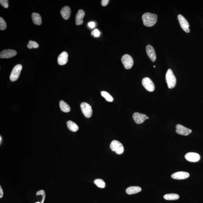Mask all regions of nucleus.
Segmentation results:
<instances>
[{"label":"nucleus","instance_id":"nucleus-1","mask_svg":"<svg viewBox=\"0 0 203 203\" xmlns=\"http://www.w3.org/2000/svg\"><path fill=\"white\" fill-rule=\"evenodd\" d=\"M142 19L144 25L147 27H152L156 24L157 16L156 14L147 13L143 15Z\"/></svg>","mask_w":203,"mask_h":203},{"label":"nucleus","instance_id":"nucleus-2","mask_svg":"<svg viewBox=\"0 0 203 203\" xmlns=\"http://www.w3.org/2000/svg\"><path fill=\"white\" fill-rule=\"evenodd\" d=\"M166 79L168 87L172 89L175 87L176 85V79L172 70L168 69L166 75Z\"/></svg>","mask_w":203,"mask_h":203},{"label":"nucleus","instance_id":"nucleus-3","mask_svg":"<svg viewBox=\"0 0 203 203\" xmlns=\"http://www.w3.org/2000/svg\"><path fill=\"white\" fill-rule=\"evenodd\" d=\"M110 148L112 151L115 152L117 154H122L124 151L123 145L120 142L116 140H113L111 142Z\"/></svg>","mask_w":203,"mask_h":203},{"label":"nucleus","instance_id":"nucleus-4","mask_svg":"<svg viewBox=\"0 0 203 203\" xmlns=\"http://www.w3.org/2000/svg\"><path fill=\"white\" fill-rule=\"evenodd\" d=\"M22 68V65H17L14 67L10 76V79L12 82L17 81L19 78Z\"/></svg>","mask_w":203,"mask_h":203},{"label":"nucleus","instance_id":"nucleus-5","mask_svg":"<svg viewBox=\"0 0 203 203\" xmlns=\"http://www.w3.org/2000/svg\"><path fill=\"white\" fill-rule=\"evenodd\" d=\"M121 60L126 69H129L132 68L133 65L134 61L133 59L130 55L128 54L124 55Z\"/></svg>","mask_w":203,"mask_h":203},{"label":"nucleus","instance_id":"nucleus-6","mask_svg":"<svg viewBox=\"0 0 203 203\" xmlns=\"http://www.w3.org/2000/svg\"><path fill=\"white\" fill-rule=\"evenodd\" d=\"M81 109L83 114L87 118H90L92 115L93 111L91 107L89 104L86 102L82 103Z\"/></svg>","mask_w":203,"mask_h":203},{"label":"nucleus","instance_id":"nucleus-7","mask_svg":"<svg viewBox=\"0 0 203 203\" xmlns=\"http://www.w3.org/2000/svg\"><path fill=\"white\" fill-rule=\"evenodd\" d=\"M142 85L147 91L152 92L155 90V85L151 79L148 77L144 78L142 81Z\"/></svg>","mask_w":203,"mask_h":203},{"label":"nucleus","instance_id":"nucleus-8","mask_svg":"<svg viewBox=\"0 0 203 203\" xmlns=\"http://www.w3.org/2000/svg\"><path fill=\"white\" fill-rule=\"evenodd\" d=\"M178 19L179 23L180 26L182 28L186 33H189L190 30L189 29L190 25L189 22L185 18L184 16L181 14L178 15Z\"/></svg>","mask_w":203,"mask_h":203},{"label":"nucleus","instance_id":"nucleus-9","mask_svg":"<svg viewBox=\"0 0 203 203\" xmlns=\"http://www.w3.org/2000/svg\"><path fill=\"white\" fill-rule=\"evenodd\" d=\"M176 127V133L180 135L186 136L189 135L192 132V130L191 129L186 128V127L180 124L177 125Z\"/></svg>","mask_w":203,"mask_h":203},{"label":"nucleus","instance_id":"nucleus-10","mask_svg":"<svg viewBox=\"0 0 203 203\" xmlns=\"http://www.w3.org/2000/svg\"><path fill=\"white\" fill-rule=\"evenodd\" d=\"M17 54L16 50H3L0 53L1 58H9L15 56Z\"/></svg>","mask_w":203,"mask_h":203},{"label":"nucleus","instance_id":"nucleus-11","mask_svg":"<svg viewBox=\"0 0 203 203\" xmlns=\"http://www.w3.org/2000/svg\"><path fill=\"white\" fill-rule=\"evenodd\" d=\"M147 116L145 114L135 113L133 115V119L136 124H140L143 123L147 119Z\"/></svg>","mask_w":203,"mask_h":203},{"label":"nucleus","instance_id":"nucleus-12","mask_svg":"<svg viewBox=\"0 0 203 203\" xmlns=\"http://www.w3.org/2000/svg\"><path fill=\"white\" fill-rule=\"evenodd\" d=\"M185 157L187 161L191 162L198 161L200 159L199 154L194 152H189L185 155Z\"/></svg>","mask_w":203,"mask_h":203},{"label":"nucleus","instance_id":"nucleus-13","mask_svg":"<svg viewBox=\"0 0 203 203\" xmlns=\"http://www.w3.org/2000/svg\"><path fill=\"white\" fill-rule=\"evenodd\" d=\"M189 173L186 172H178L173 173L171 177L174 179L181 180L186 179L189 178Z\"/></svg>","mask_w":203,"mask_h":203},{"label":"nucleus","instance_id":"nucleus-14","mask_svg":"<svg viewBox=\"0 0 203 203\" xmlns=\"http://www.w3.org/2000/svg\"><path fill=\"white\" fill-rule=\"evenodd\" d=\"M146 52L147 55L153 62H154L156 60V55L154 49L152 46L148 45L146 47Z\"/></svg>","mask_w":203,"mask_h":203},{"label":"nucleus","instance_id":"nucleus-15","mask_svg":"<svg viewBox=\"0 0 203 203\" xmlns=\"http://www.w3.org/2000/svg\"><path fill=\"white\" fill-rule=\"evenodd\" d=\"M68 54L67 52L64 51L62 52L58 57V63L60 65H65L68 62Z\"/></svg>","mask_w":203,"mask_h":203},{"label":"nucleus","instance_id":"nucleus-16","mask_svg":"<svg viewBox=\"0 0 203 203\" xmlns=\"http://www.w3.org/2000/svg\"><path fill=\"white\" fill-rule=\"evenodd\" d=\"M85 15V13L83 10L80 9L78 11L75 18V22L77 25H81L83 22V18Z\"/></svg>","mask_w":203,"mask_h":203},{"label":"nucleus","instance_id":"nucleus-17","mask_svg":"<svg viewBox=\"0 0 203 203\" xmlns=\"http://www.w3.org/2000/svg\"><path fill=\"white\" fill-rule=\"evenodd\" d=\"M71 11L70 8L68 6H65L62 8L61 11V14L62 17L65 20L68 19L71 15Z\"/></svg>","mask_w":203,"mask_h":203},{"label":"nucleus","instance_id":"nucleus-18","mask_svg":"<svg viewBox=\"0 0 203 203\" xmlns=\"http://www.w3.org/2000/svg\"><path fill=\"white\" fill-rule=\"evenodd\" d=\"M142 191L141 188L138 186H131L127 188L126 190V192L128 194H137Z\"/></svg>","mask_w":203,"mask_h":203},{"label":"nucleus","instance_id":"nucleus-19","mask_svg":"<svg viewBox=\"0 0 203 203\" xmlns=\"http://www.w3.org/2000/svg\"><path fill=\"white\" fill-rule=\"evenodd\" d=\"M33 22L37 25H40L42 24L41 16L37 13H33L32 15Z\"/></svg>","mask_w":203,"mask_h":203},{"label":"nucleus","instance_id":"nucleus-20","mask_svg":"<svg viewBox=\"0 0 203 203\" xmlns=\"http://www.w3.org/2000/svg\"><path fill=\"white\" fill-rule=\"evenodd\" d=\"M67 127L69 130L72 132L77 131L79 129L78 126L75 122L71 120L68 121L67 122Z\"/></svg>","mask_w":203,"mask_h":203},{"label":"nucleus","instance_id":"nucleus-21","mask_svg":"<svg viewBox=\"0 0 203 203\" xmlns=\"http://www.w3.org/2000/svg\"><path fill=\"white\" fill-rule=\"evenodd\" d=\"M60 107L61 110L64 112L68 113L70 111V106L66 102L63 101H60Z\"/></svg>","mask_w":203,"mask_h":203},{"label":"nucleus","instance_id":"nucleus-22","mask_svg":"<svg viewBox=\"0 0 203 203\" xmlns=\"http://www.w3.org/2000/svg\"><path fill=\"white\" fill-rule=\"evenodd\" d=\"M179 198V195L175 194H166L164 196V198L167 200H176Z\"/></svg>","mask_w":203,"mask_h":203},{"label":"nucleus","instance_id":"nucleus-23","mask_svg":"<svg viewBox=\"0 0 203 203\" xmlns=\"http://www.w3.org/2000/svg\"><path fill=\"white\" fill-rule=\"evenodd\" d=\"M101 94L103 97L105 98L106 101L109 102H112L114 100L112 96L110 95V94H109V93L106 92V91H101Z\"/></svg>","mask_w":203,"mask_h":203},{"label":"nucleus","instance_id":"nucleus-24","mask_svg":"<svg viewBox=\"0 0 203 203\" xmlns=\"http://www.w3.org/2000/svg\"><path fill=\"white\" fill-rule=\"evenodd\" d=\"M94 183L98 187L104 189L105 187V183L104 180L100 179H97L94 180Z\"/></svg>","mask_w":203,"mask_h":203},{"label":"nucleus","instance_id":"nucleus-25","mask_svg":"<svg viewBox=\"0 0 203 203\" xmlns=\"http://www.w3.org/2000/svg\"><path fill=\"white\" fill-rule=\"evenodd\" d=\"M39 46V44L37 42L33 41H29L28 44L27 46L28 48L29 49L38 48Z\"/></svg>","mask_w":203,"mask_h":203},{"label":"nucleus","instance_id":"nucleus-26","mask_svg":"<svg viewBox=\"0 0 203 203\" xmlns=\"http://www.w3.org/2000/svg\"><path fill=\"white\" fill-rule=\"evenodd\" d=\"M6 24L4 20L0 17V29L1 30H4L6 29Z\"/></svg>","mask_w":203,"mask_h":203},{"label":"nucleus","instance_id":"nucleus-27","mask_svg":"<svg viewBox=\"0 0 203 203\" xmlns=\"http://www.w3.org/2000/svg\"><path fill=\"white\" fill-rule=\"evenodd\" d=\"M36 195H42V202H41V203H44L46 197V194L45 191L43 190H40L38 191Z\"/></svg>","mask_w":203,"mask_h":203},{"label":"nucleus","instance_id":"nucleus-28","mask_svg":"<svg viewBox=\"0 0 203 203\" xmlns=\"http://www.w3.org/2000/svg\"><path fill=\"white\" fill-rule=\"evenodd\" d=\"M91 34L94 37H99L100 35V32L98 29H95L91 32Z\"/></svg>","mask_w":203,"mask_h":203},{"label":"nucleus","instance_id":"nucleus-29","mask_svg":"<svg viewBox=\"0 0 203 203\" xmlns=\"http://www.w3.org/2000/svg\"><path fill=\"white\" fill-rule=\"evenodd\" d=\"M0 3L2 6L6 9H7L9 7V3H8V1L7 0H1Z\"/></svg>","mask_w":203,"mask_h":203},{"label":"nucleus","instance_id":"nucleus-30","mask_svg":"<svg viewBox=\"0 0 203 203\" xmlns=\"http://www.w3.org/2000/svg\"><path fill=\"white\" fill-rule=\"evenodd\" d=\"M88 26L90 28L93 29L95 27V24L94 22H90L88 23Z\"/></svg>","mask_w":203,"mask_h":203},{"label":"nucleus","instance_id":"nucleus-31","mask_svg":"<svg viewBox=\"0 0 203 203\" xmlns=\"http://www.w3.org/2000/svg\"><path fill=\"white\" fill-rule=\"evenodd\" d=\"M109 1V0H102L101 1V4L103 6H107Z\"/></svg>","mask_w":203,"mask_h":203},{"label":"nucleus","instance_id":"nucleus-32","mask_svg":"<svg viewBox=\"0 0 203 203\" xmlns=\"http://www.w3.org/2000/svg\"><path fill=\"white\" fill-rule=\"evenodd\" d=\"M3 194H4V193H3L2 188L1 186H0V198H1L2 197Z\"/></svg>","mask_w":203,"mask_h":203},{"label":"nucleus","instance_id":"nucleus-33","mask_svg":"<svg viewBox=\"0 0 203 203\" xmlns=\"http://www.w3.org/2000/svg\"><path fill=\"white\" fill-rule=\"evenodd\" d=\"M1 139H2V137L1 136V137H0V139H1V140H0V141H1Z\"/></svg>","mask_w":203,"mask_h":203},{"label":"nucleus","instance_id":"nucleus-34","mask_svg":"<svg viewBox=\"0 0 203 203\" xmlns=\"http://www.w3.org/2000/svg\"><path fill=\"white\" fill-rule=\"evenodd\" d=\"M35 203H40V202H36Z\"/></svg>","mask_w":203,"mask_h":203},{"label":"nucleus","instance_id":"nucleus-35","mask_svg":"<svg viewBox=\"0 0 203 203\" xmlns=\"http://www.w3.org/2000/svg\"><path fill=\"white\" fill-rule=\"evenodd\" d=\"M155 66H154V68H155Z\"/></svg>","mask_w":203,"mask_h":203}]
</instances>
